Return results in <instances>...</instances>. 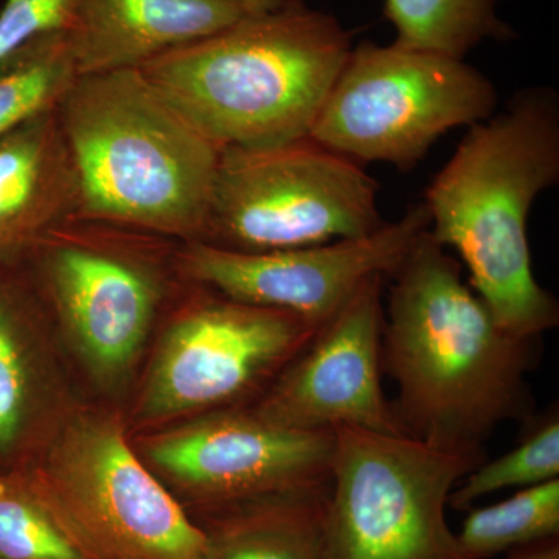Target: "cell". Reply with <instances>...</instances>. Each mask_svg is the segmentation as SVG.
<instances>
[{
  "label": "cell",
  "instance_id": "6da1fadb",
  "mask_svg": "<svg viewBox=\"0 0 559 559\" xmlns=\"http://www.w3.org/2000/svg\"><path fill=\"white\" fill-rule=\"evenodd\" d=\"M389 278L382 369L399 388L392 404L404 432L484 454L500 423L532 417L527 373L538 340L500 329L429 230Z\"/></svg>",
  "mask_w": 559,
  "mask_h": 559
},
{
  "label": "cell",
  "instance_id": "7a4b0ae2",
  "mask_svg": "<svg viewBox=\"0 0 559 559\" xmlns=\"http://www.w3.org/2000/svg\"><path fill=\"white\" fill-rule=\"evenodd\" d=\"M558 182L557 91L525 87L468 128L423 202L433 240L459 253L471 288L520 340L558 325V301L535 278L528 242L533 204Z\"/></svg>",
  "mask_w": 559,
  "mask_h": 559
},
{
  "label": "cell",
  "instance_id": "3957f363",
  "mask_svg": "<svg viewBox=\"0 0 559 559\" xmlns=\"http://www.w3.org/2000/svg\"><path fill=\"white\" fill-rule=\"evenodd\" d=\"M336 17L308 9L253 13L139 68L219 148L310 135L352 50Z\"/></svg>",
  "mask_w": 559,
  "mask_h": 559
},
{
  "label": "cell",
  "instance_id": "277c9868",
  "mask_svg": "<svg viewBox=\"0 0 559 559\" xmlns=\"http://www.w3.org/2000/svg\"><path fill=\"white\" fill-rule=\"evenodd\" d=\"M58 116L79 175L76 216L204 238L221 148L138 69L79 76Z\"/></svg>",
  "mask_w": 559,
  "mask_h": 559
},
{
  "label": "cell",
  "instance_id": "5b68a950",
  "mask_svg": "<svg viewBox=\"0 0 559 559\" xmlns=\"http://www.w3.org/2000/svg\"><path fill=\"white\" fill-rule=\"evenodd\" d=\"M14 466L90 559H207L204 532L140 459L117 412H62Z\"/></svg>",
  "mask_w": 559,
  "mask_h": 559
},
{
  "label": "cell",
  "instance_id": "8992f818",
  "mask_svg": "<svg viewBox=\"0 0 559 559\" xmlns=\"http://www.w3.org/2000/svg\"><path fill=\"white\" fill-rule=\"evenodd\" d=\"M178 241L73 216L17 270L53 311L81 364L105 389L127 380L170 297Z\"/></svg>",
  "mask_w": 559,
  "mask_h": 559
},
{
  "label": "cell",
  "instance_id": "52a82bcc",
  "mask_svg": "<svg viewBox=\"0 0 559 559\" xmlns=\"http://www.w3.org/2000/svg\"><path fill=\"white\" fill-rule=\"evenodd\" d=\"M496 108L495 84L462 58L364 40L349 50L310 138L358 164L409 171L447 132Z\"/></svg>",
  "mask_w": 559,
  "mask_h": 559
},
{
  "label": "cell",
  "instance_id": "ba28073f",
  "mask_svg": "<svg viewBox=\"0 0 559 559\" xmlns=\"http://www.w3.org/2000/svg\"><path fill=\"white\" fill-rule=\"evenodd\" d=\"M378 182L358 162L307 138L221 148L202 242L272 252L381 229Z\"/></svg>",
  "mask_w": 559,
  "mask_h": 559
},
{
  "label": "cell",
  "instance_id": "9c48e42d",
  "mask_svg": "<svg viewBox=\"0 0 559 559\" xmlns=\"http://www.w3.org/2000/svg\"><path fill=\"white\" fill-rule=\"evenodd\" d=\"M333 432L325 559H468L447 507L484 454L374 430Z\"/></svg>",
  "mask_w": 559,
  "mask_h": 559
},
{
  "label": "cell",
  "instance_id": "30bf717a",
  "mask_svg": "<svg viewBox=\"0 0 559 559\" xmlns=\"http://www.w3.org/2000/svg\"><path fill=\"white\" fill-rule=\"evenodd\" d=\"M189 285L160 334L132 411L138 429L250 406L320 326L293 312Z\"/></svg>",
  "mask_w": 559,
  "mask_h": 559
},
{
  "label": "cell",
  "instance_id": "8fae6325",
  "mask_svg": "<svg viewBox=\"0 0 559 559\" xmlns=\"http://www.w3.org/2000/svg\"><path fill=\"white\" fill-rule=\"evenodd\" d=\"M191 518L330 484L334 432L277 428L248 407L209 412L132 439Z\"/></svg>",
  "mask_w": 559,
  "mask_h": 559
},
{
  "label": "cell",
  "instance_id": "7c38bea8",
  "mask_svg": "<svg viewBox=\"0 0 559 559\" xmlns=\"http://www.w3.org/2000/svg\"><path fill=\"white\" fill-rule=\"evenodd\" d=\"M428 230L421 202L366 237L307 248L238 252L202 241L179 242L176 270L191 285L322 325L364 282L374 275L389 278L399 270Z\"/></svg>",
  "mask_w": 559,
  "mask_h": 559
},
{
  "label": "cell",
  "instance_id": "4fadbf2b",
  "mask_svg": "<svg viewBox=\"0 0 559 559\" xmlns=\"http://www.w3.org/2000/svg\"><path fill=\"white\" fill-rule=\"evenodd\" d=\"M385 278L364 282L248 409L283 429L406 436L381 382Z\"/></svg>",
  "mask_w": 559,
  "mask_h": 559
},
{
  "label": "cell",
  "instance_id": "5bb4252c",
  "mask_svg": "<svg viewBox=\"0 0 559 559\" xmlns=\"http://www.w3.org/2000/svg\"><path fill=\"white\" fill-rule=\"evenodd\" d=\"M253 14L242 0H80L66 33L79 76L142 68Z\"/></svg>",
  "mask_w": 559,
  "mask_h": 559
},
{
  "label": "cell",
  "instance_id": "9a60e30c",
  "mask_svg": "<svg viewBox=\"0 0 559 559\" xmlns=\"http://www.w3.org/2000/svg\"><path fill=\"white\" fill-rule=\"evenodd\" d=\"M79 212V175L58 109L0 135V266H20Z\"/></svg>",
  "mask_w": 559,
  "mask_h": 559
},
{
  "label": "cell",
  "instance_id": "2e32d148",
  "mask_svg": "<svg viewBox=\"0 0 559 559\" xmlns=\"http://www.w3.org/2000/svg\"><path fill=\"white\" fill-rule=\"evenodd\" d=\"M40 300L17 267L0 266V469L20 463L50 425Z\"/></svg>",
  "mask_w": 559,
  "mask_h": 559
},
{
  "label": "cell",
  "instance_id": "e0dca14e",
  "mask_svg": "<svg viewBox=\"0 0 559 559\" xmlns=\"http://www.w3.org/2000/svg\"><path fill=\"white\" fill-rule=\"evenodd\" d=\"M323 487L245 500L198 514L207 559H325Z\"/></svg>",
  "mask_w": 559,
  "mask_h": 559
},
{
  "label": "cell",
  "instance_id": "ac0fdd59",
  "mask_svg": "<svg viewBox=\"0 0 559 559\" xmlns=\"http://www.w3.org/2000/svg\"><path fill=\"white\" fill-rule=\"evenodd\" d=\"M502 0H385L384 13L400 46L437 51L465 60L487 39H509L513 31L500 21Z\"/></svg>",
  "mask_w": 559,
  "mask_h": 559
},
{
  "label": "cell",
  "instance_id": "d6986e66",
  "mask_svg": "<svg viewBox=\"0 0 559 559\" xmlns=\"http://www.w3.org/2000/svg\"><path fill=\"white\" fill-rule=\"evenodd\" d=\"M79 79L66 33L39 36L0 61V135L60 108Z\"/></svg>",
  "mask_w": 559,
  "mask_h": 559
},
{
  "label": "cell",
  "instance_id": "ffe728a7",
  "mask_svg": "<svg viewBox=\"0 0 559 559\" xmlns=\"http://www.w3.org/2000/svg\"><path fill=\"white\" fill-rule=\"evenodd\" d=\"M559 533V479L522 488L513 498L469 510L457 535L468 559H488L514 547L557 539Z\"/></svg>",
  "mask_w": 559,
  "mask_h": 559
},
{
  "label": "cell",
  "instance_id": "44dd1931",
  "mask_svg": "<svg viewBox=\"0 0 559 559\" xmlns=\"http://www.w3.org/2000/svg\"><path fill=\"white\" fill-rule=\"evenodd\" d=\"M0 558L90 559L66 535L16 466L0 469Z\"/></svg>",
  "mask_w": 559,
  "mask_h": 559
},
{
  "label": "cell",
  "instance_id": "7402d4cb",
  "mask_svg": "<svg viewBox=\"0 0 559 559\" xmlns=\"http://www.w3.org/2000/svg\"><path fill=\"white\" fill-rule=\"evenodd\" d=\"M559 479L558 412L538 423L520 447L491 462H481L452 489L448 506L463 511L491 492L528 488Z\"/></svg>",
  "mask_w": 559,
  "mask_h": 559
},
{
  "label": "cell",
  "instance_id": "603a6c76",
  "mask_svg": "<svg viewBox=\"0 0 559 559\" xmlns=\"http://www.w3.org/2000/svg\"><path fill=\"white\" fill-rule=\"evenodd\" d=\"M80 0H7L0 10V61L39 36L68 33Z\"/></svg>",
  "mask_w": 559,
  "mask_h": 559
},
{
  "label": "cell",
  "instance_id": "cb8c5ba5",
  "mask_svg": "<svg viewBox=\"0 0 559 559\" xmlns=\"http://www.w3.org/2000/svg\"><path fill=\"white\" fill-rule=\"evenodd\" d=\"M509 559H559V547L557 539L546 540V543L533 544L518 551Z\"/></svg>",
  "mask_w": 559,
  "mask_h": 559
},
{
  "label": "cell",
  "instance_id": "d4e9b609",
  "mask_svg": "<svg viewBox=\"0 0 559 559\" xmlns=\"http://www.w3.org/2000/svg\"><path fill=\"white\" fill-rule=\"evenodd\" d=\"M253 13H271V11H280L294 9L304 3V0H242Z\"/></svg>",
  "mask_w": 559,
  "mask_h": 559
},
{
  "label": "cell",
  "instance_id": "484cf974",
  "mask_svg": "<svg viewBox=\"0 0 559 559\" xmlns=\"http://www.w3.org/2000/svg\"><path fill=\"white\" fill-rule=\"evenodd\" d=\"M0 559H2V558H0Z\"/></svg>",
  "mask_w": 559,
  "mask_h": 559
}]
</instances>
